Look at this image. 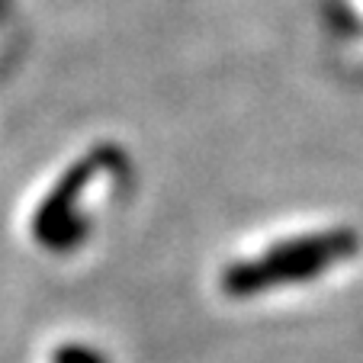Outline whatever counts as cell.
Returning <instances> with one entry per match:
<instances>
[{"label": "cell", "mask_w": 363, "mask_h": 363, "mask_svg": "<svg viewBox=\"0 0 363 363\" xmlns=\"http://www.w3.org/2000/svg\"><path fill=\"white\" fill-rule=\"evenodd\" d=\"M354 251L350 235H312L302 241H289L286 247L264 254L254 264H238L225 277V286L232 293H257L264 286H280V283L308 280L331 261Z\"/></svg>", "instance_id": "cell-1"}]
</instances>
